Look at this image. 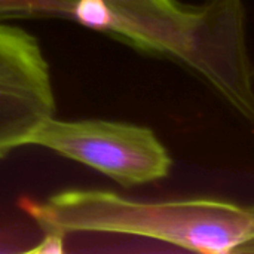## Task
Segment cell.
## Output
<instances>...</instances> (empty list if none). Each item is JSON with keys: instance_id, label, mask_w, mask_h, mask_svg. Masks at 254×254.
Instances as JSON below:
<instances>
[{"instance_id": "obj_2", "label": "cell", "mask_w": 254, "mask_h": 254, "mask_svg": "<svg viewBox=\"0 0 254 254\" xmlns=\"http://www.w3.org/2000/svg\"><path fill=\"white\" fill-rule=\"evenodd\" d=\"M22 210L45 234H121L201 253H254V205L208 198L140 202L112 190L68 189L46 201L24 199Z\"/></svg>"}, {"instance_id": "obj_3", "label": "cell", "mask_w": 254, "mask_h": 254, "mask_svg": "<svg viewBox=\"0 0 254 254\" xmlns=\"http://www.w3.org/2000/svg\"><path fill=\"white\" fill-rule=\"evenodd\" d=\"M31 144L85 164L125 188L165 179L173 165L167 147L146 127L104 119L51 118Z\"/></svg>"}, {"instance_id": "obj_1", "label": "cell", "mask_w": 254, "mask_h": 254, "mask_svg": "<svg viewBox=\"0 0 254 254\" xmlns=\"http://www.w3.org/2000/svg\"><path fill=\"white\" fill-rule=\"evenodd\" d=\"M85 24L196 73L254 124V67L244 0H58Z\"/></svg>"}, {"instance_id": "obj_5", "label": "cell", "mask_w": 254, "mask_h": 254, "mask_svg": "<svg viewBox=\"0 0 254 254\" xmlns=\"http://www.w3.org/2000/svg\"><path fill=\"white\" fill-rule=\"evenodd\" d=\"M25 16H68L76 13L58 0H0V21Z\"/></svg>"}, {"instance_id": "obj_4", "label": "cell", "mask_w": 254, "mask_h": 254, "mask_svg": "<svg viewBox=\"0 0 254 254\" xmlns=\"http://www.w3.org/2000/svg\"><path fill=\"white\" fill-rule=\"evenodd\" d=\"M54 115L51 71L39 42L0 21V158L31 144Z\"/></svg>"}]
</instances>
